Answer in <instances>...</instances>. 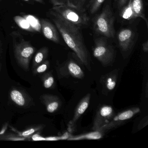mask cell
I'll return each mask as SVG.
<instances>
[{"label":"cell","mask_w":148,"mask_h":148,"mask_svg":"<svg viewBox=\"0 0 148 148\" xmlns=\"http://www.w3.org/2000/svg\"><path fill=\"white\" fill-rule=\"evenodd\" d=\"M54 25L68 47L72 50L79 61L91 71L90 60L79 27L60 18L49 12Z\"/></svg>","instance_id":"6da1fadb"},{"label":"cell","mask_w":148,"mask_h":148,"mask_svg":"<svg viewBox=\"0 0 148 148\" xmlns=\"http://www.w3.org/2000/svg\"><path fill=\"white\" fill-rule=\"evenodd\" d=\"M50 12L60 18L72 23L80 28L88 25L90 21V18L85 10L81 11L64 3L53 5Z\"/></svg>","instance_id":"7a4b0ae2"},{"label":"cell","mask_w":148,"mask_h":148,"mask_svg":"<svg viewBox=\"0 0 148 148\" xmlns=\"http://www.w3.org/2000/svg\"><path fill=\"white\" fill-rule=\"evenodd\" d=\"M115 17L109 5L106 6L101 12L93 19V29L98 35L108 38H114Z\"/></svg>","instance_id":"3957f363"},{"label":"cell","mask_w":148,"mask_h":148,"mask_svg":"<svg viewBox=\"0 0 148 148\" xmlns=\"http://www.w3.org/2000/svg\"><path fill=\"white\" fill-rule=\"evenodd\" d=\"M12 36L14 52L17 62L24 70L29 71L30 60L35 52V48L23 38H19L18 40L14 34Z\"/></svg>","instance_id":"277c9868"},{"label":"cell","mask_w":148,"mask_h":148,"mask_svg":"<svg viewBox=\"0 0 148 148\" xmlns=\"http://www.w3.org/2000/svg\"><path fill=\"white\" fill-rule=\"evenodd\" d=\"M106 38L101 37L95 39L92 48L93 56L105 66L111 65L116 56L115 48Z\"/></svg>","instance_id":"5b68a950"},{"label":"cell","mask_w":148,"mask_h":148,"mask_svg":"<svg viewBox=\"0 0 148 148\" xmlns=\"http://www.w3.org/2000/svg\"><path fill=\"white\" fill-rule=\"evenodd\" d=\"M117 38L119 47L123 57H128L136 43V32L130 28H123L119 32Z\"/></svg>","instance_id":"8992f818"},{"label":"cell","mask_w":148,"mask_h":148,"mask_svg":"<svg viewBox=\"0 0 148 148\" xmlns=\"http://www.w3.org/2000/svg\"><path fill=\"white\" fill-rule=\"evenodd\" d=\"M140 111V108L138 107H132L123 111L117 114H115L112 118L107 123L100 128L99 131L104 132L116 128L125 121L132 118Z\"/></svg>","instance_id":"52a82bcc"},{"label":"cell","mask_w":148,"mask_h":148,"mask_svg":"<svg viewBox=\"0 0 148 148\" xmlns=\"http://www.w3.org/2000/svg\"><path fill=\"white\" fill-rule=\"evenodd\" d=\"M58 73L60 77L71 76L76 78H83L84 77V71L79 65L73 59L66 62L64 64L58 68Z\"/></svg>","instance_id":"ba28073f"},{"label":"cell","mask_w":148,"mask_h":148,"mask_svg":"<svg viewBox=\"0 0 148 148\" xmlns=\"http://www.w3.org/2000/svg\"><path fill=\"white\" fill-rule=\"evenodd\" d=\"M115 114L112 106H102L99 108L95 116L92 127V130H99L102 126L107 123Z\"/></svg>","instance_id":"9c48e42d"},{"label":"cell","mask_w":148,"mask_h":148,"mask_svg":"<svg viewBox=\"0 0 148 148\" xmlns=\"http://www.w3.org/2000/svg\"><path fill=\"white\" fill-rule=\"evenodd\" d=\"M90 94L88 93L81 99L78 104L73 118L68 124V130L70 132H73L75 130L77 121L84 113L90 105Z\"/></svg>","instance_id":"30bf717a"},{"label":"cell","mask_w":148,"mask_h":148,"mask_svg":"<svg viewBox=\"0 0 148 148\" xmlns=\"http://www.w3.org/2000/svg\"><path fill=\"white\" fill-rule=\"evenodd\" d=\"M40 25L42 33L47 39L56 43H59V34L56 26L46 19H41Z\"/></svg>","instance_id":"8fae6325"},{"label":"cell","mask_w":148,"mask_h":148,"mask_svg":"<svg viewBox=\"0 0 148 148\" xmlns=\"http://www.w3.org/2000/svg\"><path fill=\"white\" fill-rule=\"evenodd\" d=\"M41 102L45 106L47 110L49 113H52L57 111L61 104V102L58 97L51 94H43L40 96Z\"/></svg>","instance_id":"7c38bea8"},{"label":"cell","mask_w":148,"mask_h":148,"mask_svg":"<svg viewBox=\"0 0 148 148\" xmlns=\"http://www.w3.org/2000/svg\"><path fill=\"white\" fill-rule=\"evenodd\" d=\"M11 100L17 106L21 107L27 106L31 102V99L24 92L19 89L14 88L10 92Z\"/></svg>","instance_id":"4fadbf2b"},{"label":"cell","mask_w":148,"mask_h":148,"mask_svg":"<svg viewBox=\"0 0 148 148\" xmlns=\"http://www.w3.org/2000/svg\"><path fill=\"white\" fill-rule=\"evenodd\" d=\"M118 79L117 71H112L107 73L101 78V84L103 89L106 92L111 91L114 90L116 85Z\"/></svg>","instance_id":"5bb4252c"},{"label":"cell","mask_w":148,"mask_h":148,"mask_svg":"<svg viewBox=\"0 0 148 148\" xmlns=\"http://www.w3.org/2000/svg\"><path fill=\"white\" fill-rule=\"evenodd\" d=\"M131 7L135 18H140L145 21L148 26V21L145 13L143 0H131Z\"/></svg>","instance_id":"9a60e30c"},{"label":"cell","mask_w":148,"mask_h":148,"mask_svg":"<svg viewBox=\"0 0 148 148\" xmlns=\"http://www.w3.org/2000/svg\"><path fill=\"white\" fill-rule=\"evenodd\" d=\"M103 136V132L100 131H93L92 132L81 134L78 136L68 137V140H80L84 139L88 140H97L102 138Z\"/></svg>","instance_id":"2e32d148"},{"label":"cell","mask_w":148,"mask_h":148,"mask_svg":"<svg viewBox=\"0 0 148 148\" xmlns=\"http://www.w3.org/2000/svg\"><path fill=\"white\" fill-rule=\"evenodd\" d=\"M48 52L49 50L47 47H42L38 52L34 59L33 64V69L46 60L48 56Z\"/></svg>","instance_id":"e0dca14e"},{"label":"cell","mask_w":148,"mask_h":148,"mask_svg":"<svg viewBox=\"0 0 148 148\" xmlns=\"http://www.w3.org/2000/svg\"><path fill=\"white\" fill-rule=\"evenodd\" d=\"M131 3V0H130L128 4L120 10V16L121 18L127 20H131L136 18L133 14Z\"/></svg>","instance_id":"ac0fdd59"},{"label":"cell","mask_w":148,"mask_h":148,"mask_svg":"<svg viewBox=\"0 0 148 148\" xmlns=\"http://www.w3.org/2000/svg\"><path fill=\"white\" fill-rule=\"evenodd\" d=\"M43 85L47 89H53L55 86V80L51 72L47 73L42 77Z\"/></svg>","instance_id":"d6986e66"},{"label":"cell","mask_w":148,"mask_h":148,"mask_svg":"<svg viewBox=\"0 0 148 148\" xmlns=\"http://www.w3.org/2000/svg\"><path fill=\"white\" fill-rule=\"evenodd\" d=\"M105 1V0H89L87 8L90 14H94L97 12Z\"/></svg>","instance_id":"ffe728a7"},{"label":"cell","mask_w":148,"mask_h":148,"mask_svg":"<svg viewBox=\"0 0 148 148\" xmlns=\"http://www.w3.org/2000/svg\"><path fill=\"white\" fill-rule=\"evenodd\" d=\"M43 128V125H38V126H34V127L29 128L22 132L17 131V130H15V129H14V130H15V131L17 132L18 136L28 138H30V137L32 136L35 132L41 130Z\"/></svg>","instance_id":"44dd1931"},{"label":"cell","mask_w":148,"mask_h":148,"mask_svg":"<svg viewBox=\"0 0 148 148\" xmlns=\"http://www.w3.org/2000/svg\"><path fill=\"white\" fill-rule=\"evenodd\" d=\"M25 19L27 21L29 25L33 29H34L35 31L38 32H39L40 31L41 29L40 23L36 18L31 15H27L26 16Z\"/></svg>","instance_id":"7402d4cb"},{"label":"cell","mask_w":148,"mask_h":148,"mask_svg":"<svg viewBox=\"0 0 148 148\" xmlns=\"http://www.w3.org/2000/svg\"><path fill=\"white\" fill-rule=\"evenodd\" d=\"M50 66V62L48 60H45L43 63L33 69V73L34 75L43 73L47 71Z\"/></svg>","instance_id":"603a6c76"},{"label":"cell","mask_w":148,"mask_h":148,"mask_svg":"<svg viewBox=\"0 0 148 148\" xmlns=\"http://www.w3.org/2000/svg\"><path fill=\"white\" fill-rule=\"evenodd\" d=\"M14 20L17 24L23 29H25L30 32L33 31L32 28L31 27L28 21L25 18L18 16L15 17Z\"/></svg>","instance_id":"cb8c5ba5"},{"label":"cell","mask_w":148,"mask_h":148,"mask_svg":"<svg viewBox=\"0 0 148 148\" xmlns=\"http://www.w3.org/2000/svg\"><path fill=\"white\" fill-rule=\"evenodd\" d=\"M27 138L20 136L12 134L2 135L0 136V140H8V141H25Z\"/></svg>","instance_id":"d4e9b609"},{"label":"cell","mask_w":148,"mask_h":148,"mask_svg":"<svg viewBox=\"0 0 148 148\" xmlns=\"http://www.w3.org/2000/svg\"><path fill=\"white\" fill-rule=\"evenodd\" d=\"M88 0H73V3L76 8L81 11L85 10L84 5Z\"/></svg>","instance_id":"484cf974"},{"label":"cell","mask_w":148,"mask_h":148,"mask_svg":"<svg viewBox=\"0 0 148 148\" xmlns=\"http://www.w3.org/2000/svg\"><path fill=\"white\" fill-rule=\"evenodd\" d=\"M130 0H116L118 8L119 10L128 4Z\"/></svg>","instance_id":"4316f807"},{"label":"cell","mask_w":148,"mask_h":148,"mask_svg":"<svg viewBox=\"0 0 148 148\" xmlns=\"http://www.w3.org/2000/svg\"><path fill=\"white\" fill-rule=\"evenodd\" d=\"M33 141H45V138L43 137L38 134H33L32 136Z\"/></svg>","instance_id":"83f0119b"},{"label":"cell","mask_w":148,"mask_h":148,"mask_svg":"<svg viewBox=\"0 0 148 148\" xmlns=\"http://www.w3.org/2000/svg\"><path fill=\"white\" fill-rule=\"evenodd\" d=\"M61 1L63 3H64L65 4L67 5L76 8V6L73 4V0H61Z\"/></svg>","instance_id":"f1b7e54d"},{"label":"cell","mask_w":148,"mask_h":148,"mask_svg":"<svg viewBox=\"0 0 148 148\" xmlns=\"http://www.w3.org/2000/svg\"><path fill=\"white\" fill-rule=\"evenodd\" d=\"M143 50L144 52L147 53L148 51V41L146 40L145 42H144L143 44Z\"/></svg>","instance_id":"f546056e"},{"label":"cell","mask_w":148,"mask_h":148,"mask_svg":"<svg viewBox=\"0 0 148 148\" xmlns=\"http://www.w3.org/2000/svg\"><path fill=\"white\" fill-rule=\"evenodd\" d=\"M53 5L64 4L61 0H49Z\"/></svg>","instance_id":"4dcf8cb0"},{"label":"cell","mask_w":148,"mask_h":148,"mask_svg":"<svg viewBox=\"0 0 148 148\" xmlns=\"http://www.w3.org/2000/svg\"><path fill=\"white\" fill-rule=\"evenodd\" d=\"M7 128V125H5L4 127H3L1 130L0 131V136H1V135H4L5 132Z\"/></svg>","instance_id":"1f68e13d"},{"label":"cell","mask_w":148,"mask_h":148,"mask_svg":"<svg viewBox=\"0 0 148 148\" xmlns=\"http://www.w3.org/2000/svg\"><path fill=\"white\" fill-rule=\"evenodd\" d=\"M25 1H30V0H25ZM32 1H37V2L41 3V4H44V0H32Z\"/></svg>","instance_id":"d6a6232c"},{"label":"cell","mask_w":148,"mask_h":148,"mask_svg":"<svg viewBox=\"0 0 148 148\" xmlns=\"http://www.w3.org/2000/svg\"><path fill=\"white\" fill-rule=\"evenodd\" d=\"M148 83H146V88H145V97L146 98L148 97Z\"/></svg>","instance_id":"836d02e7"}]
</instances>
